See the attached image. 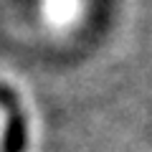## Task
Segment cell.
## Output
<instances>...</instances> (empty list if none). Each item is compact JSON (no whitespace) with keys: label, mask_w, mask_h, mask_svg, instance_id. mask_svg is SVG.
Instances as JSON below:
<instances>
[{"label":"cell","mask_w":152,"mask_h":152,"mask_svg":"<svg viewBox=\"0 0 152 152\" xmlns=\"http://www.w3.org/2000/svg\"><path fill=\"white\" fill-rule=\"evenodd\" d=\"M26 145H28L26 114L20 109H13L5 127V137H3V152H26Z\"/></svg>","instance_id":"obj_1"},{"label":"cell","mask_w":152,"mask_h":152,"mask_svg":"<svg viewBox=\"0 0 152 152\" xmlns=\"http://www.w3.org/2000/svg\"><path fill=\"white\" fill-rule=\"evenodd\" d=\"M0 107H5L8 112H13V109H20V107H18V96L13 94L10 86H5V84H0Z\"/></svg>","instance_id":"obj_2"}]
</instances>
